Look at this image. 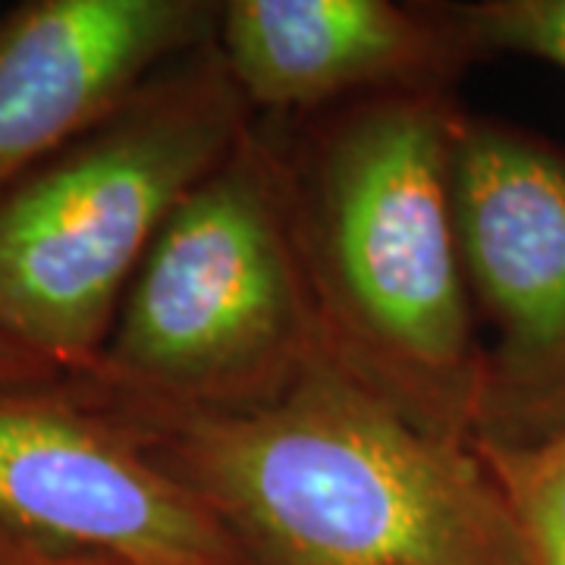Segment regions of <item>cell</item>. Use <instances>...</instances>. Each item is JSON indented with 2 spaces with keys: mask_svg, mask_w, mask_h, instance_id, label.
Returning a JSON list of instances; mask_svg holds the SVG:
<instances>
[{
  "mask_svg": "<svg viewBox=\"0 0 565 565\" xmlns=\"http://www.w3.org/2000/svg\"><path fill=\"white\" fill-rule=\"evenodd\" d=\"M452 92L264 117L327 362L405 422L471 444L481 327L456 221Z\"/></svg>",
  "mask_w": 565,
  "mask_h": 565,
  "instance_id": "cell-1",
  "label": "cell"
},
{
  "mask_svg": "<svg viewBox=\"0 0 565 565\" xmlns=\"http://www.w3.org/2000/svg\"><path fill=\"white\" fill-rule=\"evenodd\" d=\"M85 386L252 565H525L475 444L405 422L330 362L245 412H177Z\"/></svg>",
  "mask_w": 565,
  "mask_h": 565,
  "instance_id": "cell-2",
  "label": "cell"
},
{
  "mask_svg": "<svg viewBox=\"0 0 565 565\" xmlns=\"http://www.w3.org/2000/svg\"><path fill=\"white\" fill-rule=\"evenodd\" d=\"M255 122L217 44L185 54L0 195V333L85 377L180 202Z\"/></svg>",
  "mask_w": 565,
  "mask_h": 565,
  "instance_id": "cell-3",
  "label": "cell"
},
{
  "mask_svg": "<svg viewBox=\"0 0 565 565\" xmlns=\"http://www.w3.org/2000/svg\"><path fill=\"white\" fill-rule=\"evenodd\" d=\"M327 362L282 202L267 120L163 223L92 374L129 403L245 412Z\"/></svg>",
  "mask_w": 565,
  "mask_h": 565,
  "instance_id": "cell-4",
  "label": "cell"
},
{
  "mask_svg": "<svg viewBox=\"0 0 565 565\" xmlns=\"http://www.w3.org/2000/svg\"><path fill=\"white\" fill-rule=\"evenodd\" d=\"M456 221L484 352L475 437L563 434L565 148L462 110Z\"/></svg>",
  "mask_w": 565,
  "mask_h": 565,
  "instance_id": "cell-5",
  "label": "cell"
},
{
  "mask_svg": "<svg viewBox=\"0 0 565 565\" xmlns=\"http://www.w3.org/2000/svg\"><path fill=\"white\" fill-rule=\"evenodd\" d=\"M0 527L129 565H252L202 497L76 377L0 386Z\"/></svg>",
  "mask_w": 565,
  "mask_h": 565,
  "instance_id": "cell-6",
  "label": "cell"
},
{
  "mask_svg": "<svg viewBox=\"0 0 565 565\" xmlns=\"http://www.w3.org/2000/svg\"><path fill=\"white\" fill-rule=\"evenodd\" d=\"M214 0H32L0 20V195L217 39Z\"/></svg>",
  "mask_w": 565,
  "mask_h": 565,
  "instance_id": "cell-7",
  "label": "cell"
},
{
  "mask_svg": "<svg viewBox=\"0 0 565 565\" xmlns=\"http://www.w3.org/2000/svg\"><path fill=\"white\" fill-rule=\"evenodd\" d=\"M214 44L255 117L452 92L478 61L452 3L226 0Z\"/></svg>",
  "mask_w": 565,
  "mask_h": 565,
  "instance_id": "cell-8",
  "label": "cell"
},
{
  "mask_svg": "<svg viewBox=\"0 0 565 565\" xmlns=\"http://www.w3.org/2000/svg\"><path fill=\"white\" fill-rule=\"evenodd\" d=\"M471 444L512 512L525 565H565V430L531 444Z\"/></svg>",
  "mask_w": 565,
  "mask_h": 565,
  "instance_id": "cell-9",
  "label": "cell"
},
{
  "mask_svg": "<svg viewBox=\"0 0 565 565\" xmlns=\"http://www.w3.org/2000/svg\"><path fill=\"white\" fill-rule=\"evenodd\" d=\"M478 61L519 54L565 70V0L452 3Z\"/></svg>",
  "mask_w": 565,
  "mask_h": 565,
  "instance_id": "cell-10",
  "label": "cell"
},
{
  "mask_svg": "<svg viewBox=\"0 0 565 565\" xmlns=\"http://www.w3.org/2000/svg\"><path fill=\"white\" fill-rule=\"evenodd\" d=\"M0 565H129L76 546H57L0 527Z\"/></svg>",
  "mask_w": 565,
  "mask_h": 565,
  "instance_id": "cell-11",
  "label": "cell"
},
{
  "mask_svg": "<svg viewBox=\"0 0 565 565\" xmlns=\"http://www.w3.org/2000/svg\"><path fill=\"white\" fill-rule=\"evenodd\" d=\"M63 377L61 371L41 355L29 352L25 345L13 343L10 337L0 333V386L13 384H47Z\"/></svg>",
  "mask_w": 565,
  "mask_h": 565,
  "instance_id": "cell-12",
  "label": "cell"
}]
</instances>
